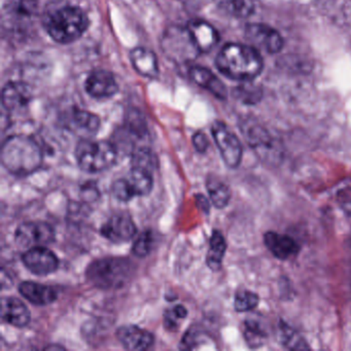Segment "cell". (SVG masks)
<instances>
[{"label": "cell", "mask_w": 351, "mask_h": 351, "mask_svg": "<svg viewBox=\"0 0 351 351\" xmlns=\"http://www.w3.org/2000/svg\"><path fill=\"white\" fill-rule=\"evenodd\" d=\"M155 244V235L151 230H145L138 236L132 246V254L137 258L149 256Z\"/></svg>", "instance_id": "obj_32"}, {"label": "cell", "mask_w": 351, "mask_h": 351, "mask_svg": "<svg viewBox=\"0 0 351 351\" xmlns=\"http://www.w3.org/2000/svg\"><path fill=\"white\" fill-rule=\"evenodd\" d=\"M281 343L285 348L291 350H307L309 349L305 339L295 332L287 322H281L280 324Z\"/></svg>", "instance_id": "obj_28"}, {"label": "cell", "mask_w": 351, "mask_h": 351, "mask_svg": "<svg viewBox=\"0 0 351 351\" xmlns=\"http://www.w3.org/2000/svg\"><path fill=\"white\" fill-rule=\"evenodd\" d=\"M1 318L16 328H24L32 319L29 310L17 298L7 297L1 300Z\"/></svg>", "instance_id": "obj_21"}, {"label": "cell", "mask_w": 351, "mask_h": 351, "mask_svg": "<svg viewBox=\"0 0 351 351\" xmlns=\"http://www.w3.org/2000/svg\"><path fill=\"white\" fill-rule=\"evenodd\" d=\"M186 27L200 53L210 52L219 43V32L213 25L203 20H193Z\"/></svg>", "instance_id": "obj_17"}, {"label": "cell", "mask_w": 351, "mask_h": 351, "mask_svg": "<svg viewBox=\"0 0 351 351\" xmlns=\"http://www.w3.org/2000/svg\"><path fill=\"white\" fill-rule=\"evenodd\" d=\"M132 164L133 167L143 168L153 172L157 168V157L147 147H141L132 154Z\"/></svg>", "instance_id": "obj_31"}, {"label": "cell", "mask_w": 351, "mask_h": 351, "mask_svg": "<svg viewBox=\"0 0 351 351\" xmlns=\"http://www.w3.org/2000/svg\"><path fill=\"white\" fill-rule=\"evenodd\" d=\"M193 145L198 153L204 154L209 147L208 138L203 132H197L193 136Z\"/></svg>", "instance_id": "obj_36"}, {"label": "cell", "mask_w": 351, "mask_h": 351, "mask_svg": "<svg viewBox=\"0 0 351 351\" xmlns=\"http://www.w3.org/2000/svg\"><path fill=\"white\" fill-rule=\"evenodd\" d=\"M258 302H260V298L256 293L242 289L235 295L234 308L237 312L250 311L258 307Z\"/></svg>", "instance_id": "obj_33"}, {"label": "cell", "mask_w": 351, "mask_h": 351, "mask_svg": "<svg viewBox=\"0 0 351 351\" xmlns=\"http://www.w3.org/2000/svg\"><path fill=\"white\" fill-rule=\"evenodd\" d=\"M264 242L269 252L275 258L281 261H285L295 256L300 250L299 244L295 239L274 231H269L265 234Z\"/></svg>", "instance_id": "obj_19"}, {"label": "cell", "mask_w": 351, "mask_h": 351, "mask_svg": "<svg viewBox=\"0 0 351 351\" xmlns=\"http://www.w3.org/2000/svg\"><path fill=\"white\" fill-rule=\"evenodd\" d=\"M86 91L96 99H108L119 92L118 82L110 71L97 69L86 80Z\"/></svg>", "instance_id": "obj_14"}, {"label": "cell", "mask_w": 351, "mask_h": 351, "mask_svg": "<svg viewBox=\"0 0 351 351\" xmlns=\"http://www.w3.org/2000/svg\"><path fill=\"white\" fill-rule=\"evenodd\" d=\"M197 199H198V205H202V209L204 211H206V213H208L209 210V204L208 201H207V199L205 198V197L201 196V195H199V196H197Z\"/></svg>", "instance_id": "obj_37"}, {"label": "cell", "mask_w": 351, "mask_h": 351, "mask_svg": "<svg viewBox=\"0 0 351 351\" xmlns=\"http://www.w3.org/2000/svg\"><path fill=\"white\" fill-rule=\"evenodd\" d=\"M66 120L67 128L82 136H92L99 130V118L88 110L75 108L71 110Z\"/></svg>", "instance_id": "obj_20"}, {"label": "cell", "mask_w": 351, "mask_h": 351, "mask_svg": "<svg viewBox=\"0 0 351 351\" xmlns=\"http://www.w3.org/2000/svg\"><path fill=\"white\" fill-rule=\"evenodd\" d=\"M136 226L132 217L125 211L114 213L101 228V235L112 243L130 241L136 234Z\"/></svg>", "instance_id": "obj_11"}, {"label": "cell", "mask_w": 351, "mask_h": 351, "mask_svg": "<svg viewBox=\"0 0 351 351\" xmlns=\"http://www.w3.org/2000/svg\"><path fill=\"white\" fill-rule=\"evenodd\" d=\"M217 69L229 79L250 82L262 73L264 62L252 47L228 44L221 49L215 60Z\"/></svg>", "instance_id": "obj_1"}, {"label": "cell", "mask_w": 351, "mask_h": 351, "mask_svg": "<svg viewBox=\"0 0 351 351\" xmlns=\"http://www.w3.org/2000/svg\"><path fill=\"white\" fill-rule=\"evenodd\" d=\"M217 7L221 11L232 17L247 18L254 12V3L252 0H215Z\"/></svg>", "instance_id": "obj_27"}, {"label": "cell", "mask_w": 351, "mask_h": 351, "mask_svg": "<svg viewBox=\"0 0 351 351\" xmlns=\"http://www.w3.org/2000/svg\"><path fill=\"white\" fill-rule=\"evenodd\" d=\"M87 14L77 7H64L51 13L45 21L50 38L58 44L77 42L89 28Z\"/></svg>", "instance_id": "obj_3"}, {"label": "cell", "mask_w": 351, "mask_h": 351, "mask_svg": "<svg viewBox=\"0 0 351 351\" xmlns=\"http://www.w3.org/2000/svg\"><path fill=\"white\" fill-rule=\"evenodd\" d=\"M245 36L252 45L270 54L282 49L283 40L274 28L264 24H250L245 28Z\"/></svg>", "instance_id": "obj_13"}, {"label": "cell", "mask_w": 351, "mask_h": 351, "mask_svg": "<svg viewBox=\"0 0 351 351\" xmlns=\"http://www.w3.org/2000/svg\"><path fill=\"white\" fill-rule=\"evenodd\" d=\"M32 99V90L22 82H10L3 90V106L7 110L26 108Z\"/></svg>", "instance_id": "obj_18"}, {"label": "cell", "mask_w": 351, "mask_h": 351, "mask_svg": "<svg viewBox=\"0 0 351 351\" xmlns=\"http://www.w3.org/2000/svg\"><path fill=\"white\" fill-rule=\"evenodd\" d=\"M227 250V242L219 230H215L209 240V250L206 256V264L213 271H219L223 264Z\"/></svg>", "instance_id": "obj_25"}, {"label": "cell", "mask_w": 351, "mask_h": 351, "mask_svg": "<svg viewBox=\"0 0 351 351\" xmlns=\"http://www.w3.org/2000/svg\"><path fill=\"white\" fill-rule=\"evenodd\" d=\"M153 172L143 168L132 167L125 178L112 184V194L122 202H129L134 197L147 196L153 190Z\"/></svg>", "instance_id": "obj_8"}, {"label": "cell", "mask_w": 351, "mask_h": 351, "mask_svg": "<svg viewBox=\"0 0 351 351\" xmlns=\"http://www.w3.org/2000/svg\"><path fill=\"white\" fill-rule=\"evenodd\" d=\"M22 297L36 306L49 305L57 299V291L48 285H40L34 281H24L19 285Z\"/></svg>", "instance_id": "obj_23"}, {"label": "cell", "mask_w": 351, "mask_h": 351, "mask_svg": "<svg viewBox=\"0 0 351 351\" xmlns=\"http://www.w3.org/2000/svg\"><path fill=\"white\" fill-rule=\"evenodd\" d=\"M244 339L250 348H258L266 342L267 334L264 328L256 320H246L244 322Z\"/></svg>", "instance_id": "obj_29"}, {"label": "cell", "mask_w": 351, "mask_h": 351, "mask_svg": "<svg viewBox=\"0 0 351 351\" xmlns=\"http://www.w3.org/2000/svg\"><path fill=\"white\" fill-rule=\"evenodd\" d=\"M1 163L14 176H30L42 166L43 152L34 139L25 135H15L3 143Z\"/></svg>", "instance_id": "obj_2"}, {"label": "cell", "mask_w": 351, "mask_h": 351, "mask_svg": "<svg viewBox=\"0 0 351 351\" xmlns=\"http://www.w3.org/2000/svg\"><path fill=\"white\" fill-rule=\"evenodd\" d=\"M22 261L30 272L40 276L52 274L59 267V260L56 254L46 246L29 248L22 256Z\"/></svg>", "instance_id": "obj_12"}, {"label": "cell", "mask_w": 351, "mask_h": 351, "mask_svg": "<svg viewBox=\"0 0 351 351\" xmlns=\"http://www.w3.org/2000/svg\"><path fill=\"white\" fill-rule=\"evenodd\" d=\"M188 316V310L184 305L172 306V307L167 308L164 312V326L167 330H178L182 320L186 319Z\"/></svg>", "instance_id": "obj_30"}, {"label": "cell", "mask_w": 351, "mask_h": 351, "mask_svg": "<svg viewBox=\"0 0 351 351\" xmlns=\"http://www.w3.org/2000/svg\"><path fill=\"white\" fill-rule=\"evenodd\" d=\"M240 128L246 143L261 161L276 165L282 160V147L264 126L252 119H246L240 125Z\"/></svg>", "instance_id": "obj_6"}, {"label": "cell", "mask_w": 351, "mask_h": 351, "mask_svg": "<svg viewBox=\"0 0 351 351\" xmlns=\"http://www.w3.org/2000/svg\"><path fill=\"white\" fill-rule=\"evenodd\" d=\"M38 0H8L3 8V20L12 25H25L36 18Z\"/></svg>", "instance_id": "obj_15"}, {"label": "cell", "mask_w": 351, "mask_h": 351, "mask_svg": "<svg viewBox=\"0 0 351 351\" xmlns=\"http://www.w3.org/2000/svg\"><path fill=\"white\" fill-rule=\"evenodd\" d=\"M56 234L50 223L45 221H26L15 232V240L20 247L29 248L46 246L54 242Z\"/></svg>", "instance_id": "obj_10"}, {"label": "cell", "mask_w": 351, "mask_h": 351, "mask_svg": "<svg viewBox=\"0 0 351 351\" xmlns=\"http://www.w3.org/2000/svg\"><path fill=\"white\" fill-rule=\"evenodd\" d=\"M133 69L145 77L155 79L159 75V64L157 56L149 49L135 48L130 54Z\"/></svg>", "instance_id": "obj_24"}, {"label": "cell", "mask_w": 351, "mask_h": 351, "mask_svg": "<svg viewBox=\"0 0 351 351\" xmlns=\"http://www.w3.org/2000/svg\"><path fill=\"white\" fill-rule=\"evenodd\" d=\"M161 46L164 54L170 60L182 64L195 60L201 54L186 26H171L166 29Z\"/></svg>", "instance_id": "obj_7"}, {"label": "cell", "mask_w": 351, "mask_h": 351, "mask_svg": "<svg viewBox=\"0 0 351 351\" xmlns=\"http://www.w3.org/2000/svg\"><path fill=\"white\" fill-rule=\"evenodd\" d=\"M117 338L127 350L143 351L154 344L153 334L137 326H123L117 330Z\"/></svg>", "instance_id": "obj_16"}, {"label": "cell", "mask_w": 351, "mask_h": 351, "mask_svg": "<svg viewBox=\"0 0 351 351\" xmlns=\"http://www.w3.org/2000/svg\"><path fill=\"white\" fill-rule=\"evenodd\" d=\"M337 203L339 207L347 213L351 215V180H345L341 182L335 193Z\"/></svg>", "instance_id": "obj_34"}, {"label": "cell", "mask_w": 351, "mask_h": 351, "mask_svg": "<svg viewBox=\"0 0 351 351\" xmlns=\"http://www.w3.org/2000/svg\"><path fill=\"white\" fill-rule=\"evenodd\" d=\"M206 188L211 203L217 208L223 209L229 204L230 199H231V190L221 178H217V176H209L206 180Z\"/></svg>", "instance_id": "obj_26"}, {"label": "cell", "mask_w": 351, "mask_h": 351, "mask_svg": "<svg viewBox=\"0 0 351 351\" xmlns=\"http://www.w3.org/2000/svg\"><path fill=\"white\" fill-rule=\"evenodd\" d=\"M211 133L226 165L232 169L237 168L241 163L243 154L239 138L236 136L235 133L230 130L225 123L219 121L213 123Z\"/></svg>", "instance_id": "obj_9"}, {"label": "cell", "mask_w": 351, "mask_h": 351, "mask_svg": "<svg viewBox=\"0 0 351 351\" xmlns=\"http://www.w3.org/2000/svg\"><path fill=\"white\" fill-rule=\"evenodd\" d=\"M189 75L196 85L206 89L219 99L225 100L227 98V88L223 85V82L209 69L202 66H194L189 71Z\"/></svg>", "instance_id": "obj_22"}, {"label": "cell", "mask_w": 351, "mask_h": 351, "mask_svg": "<svg viewBox=\"0 0 351 351\" xmlns=\"http://www.w3.org/2000/svg\"><path fill=\"white\" fill-rule=\"evenodd\" d=\"M234 92H235L238 99L241 100L245 104H256L262 98V91L260 88L256 87L252 84L240 86Z\"/></svg>", "instance_id": "obj_35"}, {"label": "cell", "mask_w": 351, "mask_h": 351, "mask_svg": "<svg viewBox=\"0 0 351 351\" xmlns=\"http://www.w3.org/2000/svg\"><path fill=\"white\" fill-rule=\"evenodd\" d=\"M117 157V147L110 141L83 139L75 149L80 168L88 173H98L110 169L116 164Z\"/></svg>", "instance_id": "obj_5"}, {"label": "cell", "mask_w": 351, "mask_h": 351, "mask_svg": "<svg viewBox=\"0 0 351 351\" xmlns=\"http://www.w3.org/2000/svg\"><path fill=\"white\" fill-rule=\"evenodd\" d=\"M134 272V266L128 258H106L94 261L88 266V282L100 289H117L124 287Z\"/></svg>", "instance_id": "obj_4"}]
</instances>
